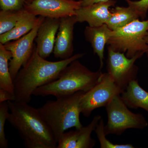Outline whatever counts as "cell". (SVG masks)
I'll list each match as a JSON object with an SVG mask.
<instances>
[{
    "instance_id": "1",
    "label": "cell",
    "mask_w": 148,
    "mask_h": 148,
    "mask_svg": "<svg viewBox=\"0 0 148 148\" xmlns=\"http://www.w3.org/2000/svg\"><path fill=\"white\" fill-rule=\"evenodd\" d=\"M84 55L78 53L64 60L48 61L39 55L35 46L29 61L14 80V101L29 103L37 88L57 79L69 64Z\"/></svg>"
},
{
    "instance_id": "2",
    "label": "cell",
    "mask_w": 148,
    "mask_h": 148,
    "mask_svg": "<svg viewBox=\"0 0 148 148\" xmlns=\"http://www.w3.org/2000/svg\"><path fill=\"white\" fill-rule=\"evenodd\" d=\"M7 121L16 130L27 148H57L53 132L38 109L28 103L8 101Z\"/></svg>"
},
{
    "instance_id": "3",
    "label": "cell",
    "mask_w": 148,
    "mask_h": 148,
    "mask_svg": "<svg viewBox=\"0 0 148 148\" xmlns=\"http://www.w3.org/2000/svg\"><path fill=\"white\" fill-rule=\"evenodd\" d=\"M103 73L101 70L90 71L77 59L69 64L57 79L37 88L33 95L58 98L80 91L86 92L99 82Z\"/></svg>"
},
{
    "instance_id": "4",
    "label": "cell",
    "mask_w": 148,
    "mask_h": 148,
    "mask_svg": "<svg viewBox=\"0 0 148 148\" xmlns=\"http://www.w3.org/2000/svg\"><path fill=\"white\" fill-rule=\"evenodd\" d=\"M80 91L71 95L47 101L38 108L41 116L53 132L56 142L67 130L79 129L83 125L80 120L79 102L84 94Z\"/></svg>"
},
{
    "instance_id": "5",
    "label": "cell",
    "mask_w": 148,
    "mask_h": 148,
    "mask_svg": "<svg viewBox=\"0 0 148 148\" xmlns=\"http://www.w3.org/2000/svg\"><path fill=\"white\" fill-rule=\"evenodd\" d=\"M148 31V19H139L124 27L112 30L107 45L109 48L116 52L126 53L132 58L135 56H143L148 49L145 37Z\"/></svg>"
},
{
    "instance_id": "6",
    "label": "cell",
    "mask_w": 148,
    "mask_h": 148,
    "mask_svg": "<svg viewBox=\"0 0 148 148\" xmlns=\"http://www.w3.org/2000/svg\"><path fill=\"white\" fill-rule=\"evenodd\" d=\"M106 108L108 122L104 130L106 135H121L127 129L143 130L148 126L147 121L144 116L130 110L120 95L114 97Z\"/></svg>"
},
{
    "instance_id": "7",
    "label": "cell",
    "mask_w": 148,
    "mask_h": 148,
    "mask_svg": "<svg viewBox=\"0 0 148 148\" xmlns=\"http://www.w3.org/2000/svg\"><path fill=\"white\" fill-rule=\"evenodd\" d=\"M122 92L109 74L103 73L99 82L82 97L79 102L81 113L88 117L93 110L106 107L114 97Z\"/></svg>"
},
{
    "instance_id": "8",
    "label": "cell",
    "mask_w": 148,
    "mask_h": 148,
    "mask_svg": "<svg viewBox=\"0 0 148 148\" xmlns=\"http://www.w3.org/2000/svg\"><path fill=\"white\" fill-rule=\"evenodd\" d=\"M142 56L138 55L129 58L123 53L108 48L107 73L123 92L130 83L136 79L138 69L135 62Z\"/></svg>"
},
{
    "instance_id": "9",
    "label": "cell",
    "mask_w": 148,
    "mask_h": 148,
    "mask_svg": "<svg viewBox=\"0 0 148 148\" xmlns=\"http://www.w3.org/2000/svg\"><path fill=\"white\" fill-rule=\"evenodd\" d=\"M82 6V0H34L26 3L24 9L28 13L45 18H60L75 16Z\"/></svg>"
},
{
    "instance_id": "10",
    "label": "cell",
    "mask_w": 148,
    "mask_h": 148,
    "mask_svg": "<svg viewBox=\"0 0 148 148\" xmlns=\"http://www.w3.org/2000/svg\"><path fill=\"white\" fill-rule=\"evenodd\" d=\"M44 19L27 34L3 44L5 47L12 54L10 61L9 69L13 81L20 69L29 61L33 53L35 47L34 42L37 32Z\"/></svg>"
},
{
    "instance_id": "11",
    "label": "cell",
    "mask_w": 148,
    "mask_h": 148,
    "mask_svg": "<svg viewBox=\"0 0 148 148\" xmlns=\"http://www.w3.org/2000/svg\"><path fill=\"white\" fill-rule=\"evenodd\" d=\"M101 119V116H95L86 126L64 132L58 140L57 148H93L95 141L91 138V134Z\"/></svg>"
},
{
    "instance_id": "12",
    "label": "cell",
    "mask_w": 148,
    "mask_h": 148,
    "mask_svg": "<svg viewBox=\"0 0 148 148\" xmlns=\"http://www.w3.org/2000/svg\"><path fill=\"white\" fill-rule=\"evenodd\" d=\"M77 22L75 15L60 18V25L56 38L53 51L56 58L64 60L73 55L74 29Z\"/></svg>"
},
{
    "instance_id": "13",
    "label": "cell",
    "mask_w": 148,
    "mask_h": 148,
    "mask_svg": "<svg viewBox=\"0 0 148 148\" xmlns=\"http://www.w3.org/2000/svg\"><path fill=\"white\" fill-rule=\"evenodd\" d=\"M115 0L95 3L82 6L75 11L78 22H86L91 27H98L106 24L111 16L110 8L116 3Z\"/></svg>"
},
{
    "instance_id": "14",
    "label": "cell",
    "mask_w": 148,
    "mask_h": 148,
    "mask_svg": "<svg viewBox=\"0 0 148 148\" xmlns=\"http://www.w3.org/2000/svg\"><path fill=\"white\" fill-rule=\"evenodd\" d=\"M60 18H45L40 25L35 42L39 55L46 59L53 52Z\"/></svg>"
},
{
    "instance_id": "15",
    "label": "cell",
    "mask_w": 148,
    "mask_h": 148,
    "mask_svg": "<svg viewBox=\"0 0 148 148\" xmlns=\"http://www.w3.org/2000/svg\"><path fill=\"white\" fill-rule=\"evenodd\" d=\"M112 31L106 24L98 27L88 26L85 29L86 39L91 45L93 53L99 57L100 70L103 68L105 46L108 44Z\"/></svg>"
},
{
    "instance_id": "16",
    "label": "cell",
    "mask_w": 148,
    "mask_h": 148,
    "mask_svg": "<svg viewBox=\"0 0 148 148\" xmlns=\"http://www.w3.org/2000/svg\"><path fill=\"white\" fill-rule=\"evenodd\" d=\"M26 11V10H25ZM45 17L36 16L25 11L15 27L9 32L0 35V43H6L20 38L34 29Z\"/></svg>"
},
{
    "instance_id": "17",
    "label": "cell",
    "mask_w": 148,
    "mask_h": 148,
    "mask_svg": "<svg viewBox=\"0 0 148 148\" xmlns=\"http://www.w3.org/2000/svg\"><path fill=\"white\" fill-rule=\"evenodd\" d=\"M120 95L123 101L128 108H141L148 113V92L140 86L137 79L130 83Z\"/></svg>"
},
{
    "instance_id": "18",
    "label": "cell",
    "mask_w": 148,
    "mask_h": 148,
    "mask_svg": "<svg viewBox=\"0 0 148 148\" xmlns=\"http://www.w3.org/2000/svg\"><path fill=\"white\" fill-rule=\"evenodd\" d=\"M111 14L106 23L111 30L121 28L140 18L138 12L128 5V7L117 6L111 10Z\"/></svg>"
},
{
    "instance_id": "19",
    "label": "cell",
    "mask_w": 148,
    "mask_h": 148,
    "mask_svg": "<svg viewBox=\"0 0 148 148\" xmlns=\"http://www.w3.org/2000/svg\"><path fill=\"white\" fill-rule=\"evenodd\" d=\"M12 57V54L10 51L0 43V89L7 90L14 96V84L8 63Z\"/></svg>"
},
{
    "instance_id": "20",
    "label": "cell",
    "mask_w": 148,
    "mask_h": 148,
    "mask_svg": "<svg viewBox=\"0 0 148 148\" xmlns=\"http://www.w3.org/2000/svg\"><path fill=\"white\" fill-rule=\"evenodd\" d=\"M24 9L19 10H1L0 11V35L13 29L25 12Z\"/></svg>"
},
{
    "instance_id": "21",
    "label": "cell",
    "mask_w": 148,
    "mask_h": 148,
    "mask_svg": "<svg viewBox=\"0 0 148 148\" xmlns=\"http://www.w3.org/2000/svg\"><path fill=\"white\" fill-rule=\"evenodd\" d=\"M104 121L103 119L100 120L95 131L100 143L101 148H133L134 147L130 144L118 145L111 143L106 138L104 130Z\"/></svg>"
},
{
    "instance_id": "22",
    "label": "cell",
    "mask_w": 148,
    "mask_h": 148,
    "mask_svg": "<svg viewBox=\"0 0 148 148\" xmlns=\"http://www.w3.org/2000/svg\"><path fill=\"white\" fill-rule=\"evenodd\" d=\"M9 108L8 102L0 103V148H8V140L6 138L5 127L7 121Z\"/></svg>"
},
{
    "instance_id": "23",
    "label": "cell",
    "mask_w": 148,
    "mask_h": 148,
    "mask_svg": "<svg viewBox=\"0 0 148 148\" xmlns=\"http://www.w3.org/2000/svg\"><path fill=\"white\" fill-rule=\"evenodd\" d=\"M128 6L131 7L139 14L140 18L145 19L148 11V0L133 1L125 0Z\"/></svg>"
},
{
    "instance_id": "24",
    "label": "cell",
    "mask_w": 148,
    "mask_h": 148,
    "mask_svg": "<svg viewBox=\"0 0 148 148\" xmlns=\"http://www.w3.org/2000/svg\"><path fill=\"white\" fill-rule=\"evenodd\" d=\"M26 3V0H0L1 10H19Z\"/></svg>"
},
{
    "instance_id": "25",
    "label": "cell",
    "mask_w": 148,
    "mask_h": 148,
    "mask_svg": "<svg viewBox=\"0 0 148 148\" xmlns=\"http://www.w3.org/2000/svg\"><path fill=\"white\" fill-rule=\"evenodd\" d=\"M14 95L10 92L3 89H0V103L8 101H14Z\"/></svg>"
},
{
    "instance_id": "26",
    "label": "cell",
    "mask_w": 148,
    "mask_h": 148,
    "mask_svg": "<svg viewBox=\"0 0 148 148\" xmlns=\"http://www.w3.org/2000/svg\"><path fill=\"white\" fill-rule=\"evenodd\" d=\"M109 0H82V6H86L95 3L108 1Z\"/></svg>"
},
{
    "instance_id": "27",
    "label": "cell",
    "mask_w": 148,
    "mask_h": 148,
    "mask_svg": "<svg viewBox=\"0 0 148 148\" xmlns=\"http://www.w3.org/2000/svg\"><path fill=\"white\" fill-rule=\"evenodd\" d=\"M145 40L148 46V49H147V51H146V53L147 54V57H148V31L147 33V36H146L145 37Z\"/></svg>"
},
{
    "instance_id": "28",
    "label": "cell",
    "mask_w": 148,
    "mask_h": 148,
    "mask_svg": "<svg viewBox=\"0 0 148 148\" xmlns=\"http://www.w3.org/2000/svg\"><path fill=\"white\" fill-rule=\"evenodd\" d=\"M33 1H34V0H26V3H31Z\"/></svg>"
}]
</instances>
